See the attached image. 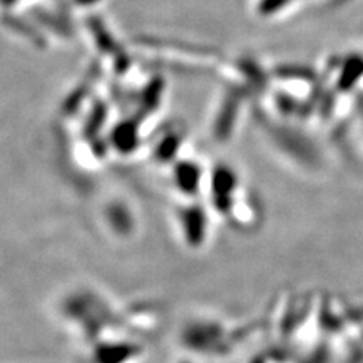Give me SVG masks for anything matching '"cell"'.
<instances>
[{
  "instance_id": "cell-1",
  "label": "cell",
  "mask_w": 363,
  "mask_h": 363,
  "mask_svg": "<svg viewBox=\"0 0 363 363\" xmlns=\"http://www.w3.org/2000/svg\"><path fill=\"white\" fill-rule=\"evenodd\" d=\"M304 2L308 0H250V6L259 18L276 20L291 16Z\"/></svg>"
}]
</instances>
